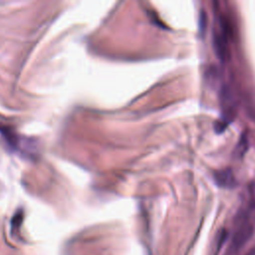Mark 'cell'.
Listing matches in <instances>:
<instances>
[{
    "mask_svg": "<svg viewBox=\"0 0 255 255\" xmlns=\"http://www.w3.org/2000/svg\"><path fill=\"white\" fill-rule=\"evenodd\" d=\"M254 232V227L249 222H243L235 231L231 240V250L236 251L241 248L251 237Z\"/></svg>",
    "mask_w": 255,
    "mask_h": 255,
    "instance_id": "1",
    "label": "cell"
},
{
    "mask_svg": "<svg viewBox=\"0 0 255 255\" xmlns=\"http://www.w3.org/2000/svg\"><path fill=\"white\" fill-rule=\"evenodd\" d=\"M216 184L223 188H232L236 185V179L232 170L226 168L218 170L213 175Z\"/></svg>",
    "mask_w": 255,
    "mask_h": 255,
    "instance_id": "2",
    "label": "cell"
},
{
    "mask_svg": "<svg viewBox=\"0 0 255 255\" xmlns=\"http://www.w3.org/2000/svg\"><path fill=\"white\" fill-rule=\"evenodd\" d=\"M214 51L221 61H226L229 58V50L225 34H215L213 38Z\"/></svg>",
    "mask_w": 255,
    "mask_h": 255,
    "instance_id": "3",
    "label": "cell"
},
{
    "mask_svg": "<svg viewBox=\"0 0 255 255\" xmlns=\"http://www.w3.org/2000/svg\"><path fill=\"white\" fill-rule=\"evenodd\" d=\"M247 148H248V139L246 138L245 135H243L240 138L239 142H238V145H237V148H236V152H237V154L239 156H242L246 152Z\"/></svg>",
    "mask_w": 255,
    "mask_h": 255,
    "instance_id": "4",
    "label": "cell"
},
{
    "mask_svg": "<svg viewBox=\"0 0 255 255\" xmlns=\"http://www.w3.org/2000/svg\"><path fill=\"white\" fill-rule=\"evenodd\" d=\"M206 24H207L206 15L203 11H201L200 16H199V32H200V34H204V31L206 29Z\"/></svg>",
    "mask_w": 255,
    "mask_h": 255,
    "instance_id": "5",
    "label": "cell"
}]
</instances>
